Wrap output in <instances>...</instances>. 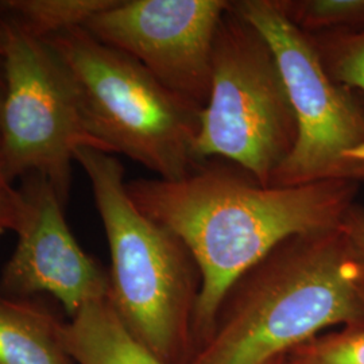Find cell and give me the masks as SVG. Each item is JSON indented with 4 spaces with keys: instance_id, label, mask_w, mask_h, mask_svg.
Segmentation results:
<instances>
[{
    "instance_id": "cell-1",
    "label": "cell",
    "mask_w": 364,
    "mask_h": 364,
    "mask_svg": "<svg viewBox=\"0 0 364 364\" xmlns=\"http://www.w3.org/2000/svg\"><path fill=\"white\" fill-rule=\"evenodd\" d=\"M359 186L341 180L263 186L246 170L213 159L180 180L127 181L134 204L177 235L198 266L192 353L210 335L235 281L291 236L338 230Z\"/></svg>"
},
{
    "instance_id": "cell-2",
    "label": "cell",
    "mask_w": 364,
    "mask_h": 364,
    "mask_svg": "<svg viewBox=\"0 0 364 364\" xmlns=\"http://www.w3.org/2000/svg\"><path fill=\"white\" fill-rule=\"evenodd\" d=\"M335 326H364L341 227L291 236L239 277L185 364L273 363Z\"/></svg>"
},
{
    "instance_id": "cell-3",
    "label": "cell",
    "mask_w": 364,
    "mask_h": 364,
    "mask_svg": "<svg viewBox=\"0 0 364 364\" xmlns=\"http://www.w3.org/2000/svg\"><path fill=\"white\" fill-rule=\"evenodd\" d=\"M76 162L91 182L111 255L109 301L131 335L164 364H185L201 275L185 243L131 200L120 161L82 147Z\"/></svg>"
},
{
    "instance_id": "cell-4",
    "label": "cell",
    "mask_w": 364,
    "mask_h": 364,
    "mask_svg": "<svg viewBox=\"0 0 364 364\" xmlns=\"http://www.w3.org/2000/svg\"><path fill=\"white\" fill-rule=\"evenodd\" d=\"M65 68L87 130L107 154H123L174 181L196 156L201 107L162 85L141 63L76 27L45 41Z\"/></svg>"
},
{
    "instance_id": "cell-5",
    "label": "cell",
    "mask_w": 364,
    "mask_h": 364,
    "mask_svg": "<svg viewBox=\"0 0 364 364\" xmlns=\"http://www.w3.org/2000/svg\"><path fill=\"white\" fill-rule=\"evenodd\" d=\"M297 141V122L272 46L231 7L221 19L207 105L200 112L196 156L223 158L263 186Z\"/></svg>"
},
{
    "instance_id": "cell-6",
    "label": "cell",
    "mask_w": 364,
    "mask_h": 364,
    "mask_svg": "<svg viewBox=\"0 0 364 364\" xmlns=\"http://www.w3.org/2000/svg\"><path fill=\"white\" fill-rule=\"evenodd\" d=\"M232 10L272 46L297 122V141L272 186L364 182V96L331 77L311 36L293 25L279 0H236Z\"/></svg>"
},
{
    "instance_id": "cell-7",
    "label": "cell",
    "mask_w": 364,
    "mask_h": 364,
    "mask_svg": "<svg viewBox=\"0 0 364 364\" xmlns=\"http://www.w3.org/2000/svg\"><path fill=\"white\" fill-rule=\"evenodd\" d=\"M6 88L0 162L7 177L38 174L66 203L78 149L105 153L87 130L65 68L50 46L0 16Z\"/></svg>"
},
{
    "instance_id": "cell-8",
    "label": "cell",
    "mask_w": 364,
    "mask_h": 364,
    "mask_svg": "<svg viewBox=\"0 0 364 364\" xmlns=\"http://www.w3.org/2000/svg\"><path fill=\"white\" fill-rule=\"evenodd\" d=\"M230 7L227 0H117L84 27L135 58L168 90L204 108L215 39Z\"/></svg>"
},
{
    "instance_id": "cell-9",
    "label": "cell",
    "mask_w": 364,
    "mask_h": 364,
    "mask_svg": "<svg viewBox=\"0 0 364 364\" xmlns=\"http://www.w3.org/2000/svg\"><path fill=\"white\" fill-rule=\"evenodd\" d=\"M25 213L16 230V247L3 267L0 293L30 299L49 294L69 318L109 293V275L78 245L66 223L65 203L38 174L22 178Z\"/></svg>"
},
{
    "instance_id": "cell-10",
    "label": "cell",
    "mask_w": 364,
    "mask_h": 364,
    "mask_svg": "<svg viewBox=\"0 0 364 364\" xmlns=\"http://www.w3.org/2000/svg\"><path fill=\"white\" fill-rule=\"evenodd\" d=\"M76 364H164L129 332L109 297L84 306L60 329Z\"/></svg>"
},
{
    "instance_id": "cell-11",
    "label": "cell",
    "mask_w": 364,
    "mask_h": 364,
    "mask_svg": "<svg viewBox=\"0 0 364 364\" xmlns=\"http://www.w3.org/2000/svg\"><path fill=\"white\" fill-rule=\"evenodd\" d=\"M63 323L39 302L0 293V364H76L61 341Z\"/></svg>"
},
{
    "instance_id": "cell-12",
    "label": "cell",
    "mask_w": 364,
    "mask_h": 364,
    "mask_svg": "<svg viewBox=\"0 0 364 364\" xmlns=\"http://www.w3.org/2000/svg\"><path fill=\"white\" fill-rule=\"evenodd\" d=\"M117 0H0V16L33 38L46 41L88 21Z\"/></svg>"
},
{
    "instance_id": "cell-13",
    "label": "cell",
    "mask_w": 364,
    "mask_h": 364,
    "mask_svg": "<svg viewBox=\"0 0 364 364\" xmlns=\"http://www.w3.org/2000/svg\"><path fill=\"white\" fill-rule=\"evenodd\" d=\"M279 4L308 36L364 31V0H279Z\"/></svg>"
},
{
    "instance_id": "cell-14",
    "label": "cell",
    "mask_w": 364,
    "mask_h": 364,
    "mask_svg": "<svg viewBox=\"0 0 364 364\" xmlns=\"http://www.w3.org/2000/svg\"><path fill=\"white\" fill-rule=\"evenodd\" d=\"M329 76L364 96V31L311 36Z\"/></svg>"
},
{
    "instance_id": "cell-15",
    "label": "cell",
    "mask_w": 364,
    "mask_h": 364,
    "mask_svg": "<svg viewBox=\"0 0 364 364\" xmlns=\"http://www.w3.org/2000/svg\"><path fill=\"white\" fill-rule=\"evenodd\" d=\"M290 364H364V326L338 328L287 355Z\"/></svg>"
},
{
    "instance_id": "cell-16",
    "label": "cell",
    "mask_w": 364,
    "mask_h": 364,
    "mask_svg": "<svg viewBox=\"0 0 364 364\" xmlns=\"http://www.w3.org/2000/svg\"><path fill=\"white\" fill-rule=\"evenodd\" d=\"M343 234L353 266L355 287L364 306V207L353 204L343 221Z\"/></svg>"
},
{
    "instance_id": "cell-17",
    "label": "cell",
    "mask_w": 364,
    "mask_h": 364,
    "mask_svg": "<svg viewBox=\"0 0 364 364\" xmlns=\"http://www.w3.org/2000/svg\"><path fill=\"white\" fill-rule=\"evenodd\" d=\"M25 213V200L19 189L7 177L0 162V234L19 228Z\"/></svg>"
},
{
    "instance_id": "cell-18",
    "label": "cell",
    "mask_w": 364,
    "mask_h": 364,
    "mask_svg": "<svg viewBox=\"0 0 364 364\" xmlns=\"http://www.w3.org/2000/svg\"><path fill=\"white\" fill-rule=\"evenodd\" d=\"M4 88H6V70H4V55L1 49V21H0V107L4 96Z\"/></svg>"
},
{
    "instance_id": "cell-19",
    "label": "cell",
    "mask_w": 364,
    "mask_h": 364,
    "mask_svg": "<svg viewBox=\"0 0 364 364\" xmlns=\"http://www.w3.org/2000/svg\"><path fill=\"white\" fill-rule=\"evenodd\" d=\"M270 364H290V362H289L287 356H284V358H281V359H278V360H275V362Z\"/></svg>"
}]
</instances>
